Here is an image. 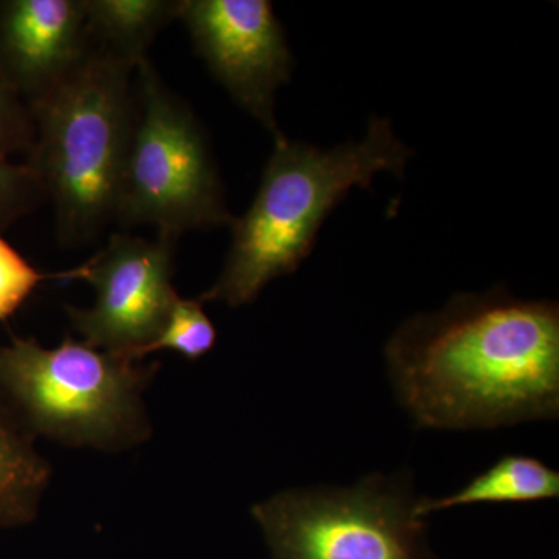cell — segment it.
<instances>
[{
  "label": "cell",
  "instance_id": "2e32d148",
  "mask_svg": "<svg viewBox=\"0 0 559 559\" xmlns=\"http://www.w3.org/2000/svg\"><path fill=\"white\" fill-rule=\"evenodd\" d=\"M35 130L31 108L0 69V154L31 153Z\"/></svg>",
  "mask_w": 559,
  "mask_h": 559
},
{
  "label": "cell",
  "instance_id": "5b68a950",
  "mask_svg": "<svg viewBox=\"0 0 559 559\" xmlns=\"http://www.w3.org/2000/svg\"><path fill=\"white\" fill-rule=\"evenodd\" d=\"M132 91L134 114L114 221L154 226L176 241L186 231L231 226L235 216L205 132L148 57L135 66Z\"/></svg>",
  "mask_w": 559,
  "mask_h": 559
},
{
  "label": "cell",
  "instance_id": "52a82bcc",
  "mask_svg": "<svg viewBox=\"0 0 559 559\" xmlns=\"http://www.w3.org/2000/svg\"><path fill=\"white\" fill-rule=\"evenodd\" d=\"M175 245L176 240L162 235L146 240L114 234L94 259L53 275L62 282L83 280L95 288L94 307L68 308L84 344L140 360L178 297L173 288Z\"/></svg>",
  "mask_w": 559,
  "mask_h": 559
},
{
  "label": "cell",
  "instance_id": "ba28073f",
  "mask_svg": "<svg viewBox=\"0 0 559 559\" xmlns=\"http://www.w3.org/2000/svg\"><path fill=\"white\" fill-rule=\"evenodd\" d=\"M194 49L240 108L272 138H282L275 97L288 83L294 58L282 22L267 0H180Z\"/></svg>",
  "mask_w": 559,
  "mask_h": 559
},
{
  "label": "cell",
  "instance_id": "9c48e42d",
  "mask_svg": "<svg viewBox=\"0 0 559 559\" xmlns=\"http://www.w3.org/2000/svg\"><path fill=\"white\" fill-rule=\"evenodd\" d=\"M90 46L83 0L0 2V69L27 106L66 79Z\"/></svg>",
  "mask_w": 559,
  "mask_h": 559
},
{
  "label": "cell",
  "instance_id": "7c38bea8",
  "mask_svg": "<svg viewBox=\"0 0 559 559\" xmlns=\"http://www.w3.org/2000/svg\"><path fill=\"white\" fill-rule=\"evenodd\" d=\"M91 43L135 68L157 33L178 20L180 0H83Z\"/></svg>",
  "mask_w": 559,
  "mask_h": 559
},
{
  "label": "cell",
  "instance_id": "4fadbf2b",
  "mask_svg": "<svg viewBox=\"0 0 559 559\" xmlns=\"http://www.w3.org/2000/svg\"><path fill=\"white\" fill-rule=\"evenodd\" d=\"M215 344L216 329L204 311V304L200 299H180L178 296L156 340L142 349L140 359L159 349H173L183 358L198 360Z\"/></svg>",
  "mask_w": 559,
  "mask_h": 559
},
{
  "label": "cell",
  "instance_id": "9a60e30c",
  "mask_svg": "<svg viewBox=\"0 0 559 559\" xmlns=\"http://www.w3.org/2000/svg\"><path fill=\"white\" fill-rule=\"evenodd\" d=\"M44 277L0 237V320L14 314Z\"/></svg>",
  "mask_w": 559,
  "mask_h": 559
},
{
  "label": "cell",
  "instance_id": "5bb4252c",
  "mask_svg": "<svg viewBox=\"0 0 559 559\" xmlns=\"http://www.w3.org/2000/svg\"><path fill=\"white\" fill-rule=\"evenodd\" d=\"M46 200L38 176L27 164L0 154V229L16 223Z\"/></svg>",
  "mask_w": 559,
  "mask_h": 559
},
{
  "label": "cell",
  "instance_id": "8fae6325",
  "mask_svg": "<svg viewBox=\"0 0 559 559\" xmlns=\"http://www.w3.org/2000/svg\"><path fill=\"white\" fill-rule=\"evenodd\" d=\"M50 468L32 436L0 396V530L28 524L38 513Z\"/></svg>",
  "mask_w": 559,
  "mask_h": 559
},
{
  "label": "cell",
  "instance_id": "8992f818",
  "mask_svg": "<svg viewBox=\"0 0 559 559\" xmlns=\"http://www.w3.org/2000/svg\"><path fill=\"white\" fill-rule=\"evenodd\" d=\"M406 474L293 488L252 507L271 559H436Z\"/></svg>",
  "mask_w": 559,
  "mask_h": 559
},
{
  "label": "cell",
  "instance_id": "7a4b0ae2",
  "mask_svg": "<svg viewBox=\"0 0 559 559\" xmlns=\"http://www.w3.org/2000/svg\"><path fill=\"white\" fill-rule=\"evenodd\" d=\"M388 119L373 117L359 142L331 150L274 139L259 191L248 212L231 224L226 263L200 300L231 308L252 304L275 278L299 270L314 249L322 224L356 187L378 173L400 176L411 159Z\"/></svg>",
  "mask_w": 559,
  "mask_h": 559
},
{
  "label": "cell",
  "instance_id": "6da1fadb",
  "mask_svg": "<svg viewBox=\"0 0 559 559\" xmlns=\"http://www.w3.org/2000/svg\"><path fill=\"white\" fill-rule=\"evenodd\" d=\"M390 384L418 428L496 429L559 415V307L502 286L459 293L385 344Z\"/></svg>",
  "mask_w": 559,
  "mask_h": 559
},
{
  "label": "cell",
  "instance_id": "3957f363",
  "mask_svg": "<svg viewBox=\"0 0 559 559\" xmlns=\"http://www.w3.org/2000/svg\"><path fill=\"white\" fill-rule=\"evenodd\" d=\"M134 69L91 43L79 66L28 106L35 139L27 165L53 202L64 245L94 240L114 221Z\"/></svg>",
  "mask_w": 559,
  "mask_h": 559
},
{
  "label": "cell",
  "instance_id": "277c9868",
  "mask_svg": "<svg viewBox=\"0 0 559 559\" xmlns=\"http://www.w3.org/2000/svg\"><path fill=\"white\" fill-rule=\"evenodd\" d=\"M157 366L66 337L0 345V396L28 432L69 447L123 450L150 436L142 403Z\"/></svg>",
  "mask_w": 559,
  "mask_h": 559
},
{
  "label": "cell",
  "instance_id": "30bf717a",
  "mask_svg": "<svg viewBox=\"0 0 559 559\" xmlns=\"http://www.w3.org/2000/svg\"><path fill=\"white\" fill-rule=\"evenodd\" d=\"M559 473L528 455H503L465 487L440 499L419 498L417 513L428 518L439 511L477 503H525L557 499Z\"/></svg>",
  "mask_w": 559,
  "mask_h": 559
}]
</instances>
